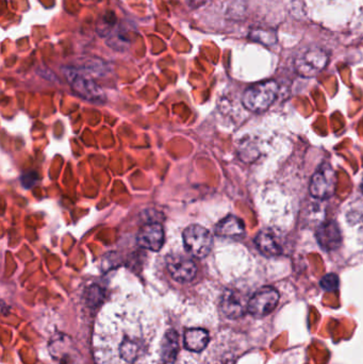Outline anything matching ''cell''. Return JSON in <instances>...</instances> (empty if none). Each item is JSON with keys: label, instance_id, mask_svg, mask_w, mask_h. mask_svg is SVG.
I'll use <instances>...</instances> for the list:
<instances>
[{"label": "cell", "instance_id": "obj_1", "mask_svg": "<svg viewBox=\"0 0 363 364\" xmlns=\"http://www.w3.org/2000/svg\"><path fill=\"white\" fill-rule=\"evenodd\" d=\"M278 89V83L274 80L256 83L243 94V106L251 112H264L276 100Z\"/></svg>", "mask_w": 363, "mask_h": 364}, {"label": "cell", "instance_id": "obj_2", "mask_svg": "<svg viewBox=\"0 0 363 364\" xmlns=\"http://www.w3.org/2000/svg\"><path fill=\"white\" fill-rule=\"evenodd\" d=\"M64 75L67 79L68 83L72 87V91L87 102L102 104L106 100V94L104 90L83 72L77 68H66Z\"/></svg>", "mask_w": 363, "mask_h": 364}, {"label": "cell", "instance_id": "obj_3", "mask_svg": "<svg viewBox=\"0 0 363 364\" xmlns=\"http://www.w3.org/2000/svg\"><path fill=\"white\" fill-rule=\"evenodd\" d=\"M183 245L190 256L202 259L208 256L213 245V237L210 231L200 225H191L183 235Z\"/></svg>", "mask_w": 363, "mask_h": 364}, {"label": "cell", "instance_id": "obj_4", "mask_svg": "<svg viewBox=\"0 0 363 364\" xmlns=\"http://www.w3.org/2000/svg\"><path fill=\"white\" fill-rule=\"evenodd\" d=\"M327 63V53L319 47L303 49L294 60L296 72L305 78L318 76Z\"/></svg>", "mask_w": 363, "mask_h": 364}, {"label": "cell", "instance_id": "obj_5", "mask_svg": "<svg viewBox=\"0 0 363 364\" xmlns=\"http://www.w3.org/2000/svg\"><path fill=\"white\" fill-rule=\"evenodd\" d=\"M278 291L272 287H264L258 290L249 301V314L254 318H264L274 311L279 303Z\"/></svg>", "mask_w": 363, "mask_h": 364}, {"label": "cell", "instance_id": "obj_6", "mask_svg": "<svg viewBox=\"0 0 363 364\" xmlns=\"http://www.w3.org/2000/svg\"><path fill=\"white\" fill-rule=\"evenodd\" d=\"M336 173L327 164H324L311 178L310 194L317 199H328L336 192Z\"/></svg>", "mask_w": 363, "mask_h": 364}, {"label": "cell", "instance_id": "obj_7", "mask_svg": "<svg viewBox=\"0 0 363 364\" xmlns=\"http://www.w3.org/2000/svg\"><path fill=\"white\" fill-rule=\"evenodd\" d=\"M166 267L173 279L183 284L192 282L197 274V267L192 259L183 255H170L166 258Z\"/></svg>", "mask_w": 363, "mask_h": 364}, {"label": "cell", "instance_id": "obj_8", "mask_svg": "<svg viewBox=\"0 0 363 364\" xmlns=\"http://www.w3.org/2000/svg\"><path fill=\"white\" fill-rule=\"evenodd\" d=\"M249 301L243 293L237 290H226L222 295L221 311L226 318L237 320L249 312Z\"/></svg>", "mask_w": 363, "mask_h": 364}, {"label": "cell", "instance_id": "obj_9", "mask_svg": "<svg viewBox=\"0 0 363 364\" xmlns=\"http://www.w3.org/2000/svg\"><path fill=\"white\" fill-rule=\"evenodd\" d=\"M318 243L324 252H334L338 250L342 244V232L338 223L335 220H327L322 223L318 227L315 232Z\"/></svg>", "mask_w": 363, "mask_h": 364}, {"label": "cell", "instance_id": "obj_10", "mask_svg": "<svg viewBox=\"0 0 363 364\" xmlns=\"http://www.w3.org/2000/svg\"><path fill=\"white\" fill-rule=\"evenodd\" d=\"M136 242L141 247L151 252H159L164 244L163 227L160 224H148L143 226L136 235Z\"/></svg>", "mask_w": 363, "mask_h": 364}, {"label": "cell", "instance_id": "obj_11", "mask_svg": "<svg viewBox=\"0 0 363 364\" xmlns=\"http://www.w3.org/2000/svg\"><path fill=\"white\" fill-rule=\"evenodd\" d=\"M255 244L258 250L264 256L277 257L283 254V246H281V240L276 232L271 229H264L258 233L255 237Z\"/></svg>", "mask_w": 363, "mask_h": 364}, {"label": "cell", "instance_id": "obj_12", "mask_svg": "<svg viewBox=\"0 0 363 364\" xmlns=\"http://www.w3.org/2000/svg\"><path fill=\"white\" fill-rule=\"evenodd\" d=\"M215 233L220 237H230V239H239L245 233L244 223L237 218L230 215L223 218L215 227Z\"/></svg>", "mask_w": 363, "mask_h": 364}, {"label": "cell", "instance_id": "obj_13", "mask_svg": "<svg viewBox=\"0 0 363 364\" xmlns=\"http://www.w3.org/2000/svg\"><path fill=\"white\" fill-rule=\"evenodd\" d=\"M209 341H210L209 333L202 328L188 329L183 337L185 348L190 352H202L207 348Z\"/></svg>", "mask_w": 363, "mask_h": 364}, {"label": "cell", "instance_id": "obj_14", "mask_svg": "<svg viewBox=\"0 0 363 364\" xmlns=\"http://www.w3.org/2000/svg\"><path fill=\"white\" fill-rule=\"evenodd\" d=\"M179 352V339L175 331H168L162 341L161 356L164 364H174Z\"/></svg>", "mask_w": 363, "mask_h": 364}, {"label": "cell", "instance_id": "obj_15", "mask_svg": "<svg viewBox=\"0 0 363 364\" xmlns=\"http://www.w3.org/2000/svg\"><path fill=\"white\" fill-rule=\"evenodd\" d=\"M249 38L255 42L266 45V46H272V45L276 44L277 42L276 33L270 29L266 30L258 28V29L253 30L251 32Z\"/></svg>", "mask_w": 363, "mask_h": 364}, {"label": "cell", "instance_id": "obj_16", "mask_svg": "<svg viewBox=\"0 0 363 364\" xmlns=\"http://www.w3.org/2000/svg\"><path fill=\"white\" fill-rule=\"evenodd\" d=\"M140 352V346L136 341L126 340L121 346V355L128 363H134Z\"/></svg>", "mask_w": 363, "mask_h": 364}, {"label": "cell", "instance_id": "obj_17", "mask_svg": "<svg viewBox=\"0 0 363 364\" xmlns=\"http://www.w3.org/2000/svg\"><path fill=\"white\" fill-rule=\"evenodd\" d=\"M102 299H104V294H102V290L99 287L92 286L91 288L87 289V293H85V301L91 307L99 305Z\"/></svg>", "mask_w": 363, "mask_h": 364}, {"label": "cell", "instance_id": "obj_18", "mask_svg": "<svg viewBox=\"0 0 363 364\" xmlns=\"http://www.w3.org/2000/svg\"><path fill=\"white\" fill-rule=\"evenodd\" d=\"M339 284H340V280H339L338 275L332 273L324 276L320 282L321 288L327 292H334V291L338 290Z\"/></svg>", "mask_w": 363, "mask_h": 364}, {"label": "cell", "instance_id": "obj_19", "mask_svg": "<svg viewBox=\"0 0 363 364\" xmlns=\"http://www.w3.org/2000/svg\"><path fill=\"white\" fill-rule=\"evenodd\" d=\"M36 173H30V174H25L21 178V181H23V186L26 188H31L34 183H36Z\"/></svg>", "mask_w": 363, "mask_h": 364}, {"label": "cell", "instance_id": "obj_20", "mask_svg": "<svg viewBox=\"0 0 363 364\" xmlns=\"http://www.w3.org/2000/svg\"><path fill=\"white\" fill-rule=\"evenodd\" d=\"M362 193H363V176H362Z\"/></svg>", "mask_w": 363, "mask_h": 364}]
</instances>
